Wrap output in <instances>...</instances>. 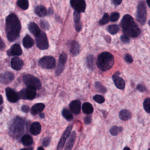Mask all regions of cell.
I'll use <instances>...</instances> for the list:
<instances>
[{"label": "cell", "instance_id": "obj_5", "mask_svg": "<svg viewBox=\"0 0 150 150\" xmlns=\"http://www.w3.org/2000/svg\"><path fill=\"white\" fill-rule=\"evenodd\" d=\"M146 5L144 1H140L139 3L137 9V21L141 24H144L146 21Z\"/></svg>", "mask_w": 150, "mask_h": 150}, {"label": "cell", "instance_id": "obj_16", "mask_svg": "<svg viewBox=\"0 0 150 150\" xmlns=\"http://www.w3.org/2000/svg\"><path fill=\"white\" fill-rule=\"evenodd\" d=\"M71 112L75 115H78L81 112V102L79 100L72 101L69 104Z\"/></svg>", "mask_w": 150, "mask_h": 150}, {"label": "cell", "instance_id": "obj_13", "mask_svg": "<svg viewBox=\"0 0 150 150\" xmlns=\"http://www.w3.org/2000/svg\"><path fill=\"white\" fill-rule=\"evenodd\" d=\"M6 95L8 101L11 103H16L19 99L18 93L10 87H7L6 90Z\"/></svg>", "mask_w": 150, "mask_h": 150}, {"label": "cell", "instance_id": "obj_43", "mask_svg": "<svg viewBox=\"0 0 150 150\" xmlns=\"http://www.w3.org/2000/svg\"><path fill=\"white\" fill-rule=\"evenodd\" d=\"M125 59L126 62L128 63H132L133 62V59L130 55L129 54H127L125 55Z\"/></svg>", "mask_w": 150, "mask_h": 150}, {"label": "cell", "instance_id": "obj_17", "mask_svg": "<svg viewBox=\"0 0 150 150\" xmlns=\"http://www.w3.org/2000/svg\"><path fill=\"white\" fill-rule=\"evenodd\" d=\"M11 65L14 70L20 71L23 67V62L18 57H14L11 60Z\"/></svg>", "mask_w": 150, "mask_h": 150}, {"label": "cell", "instance_id": "obj_18", "mask_svg": "<svg viewBox=\"0 0 150 150\" xmlns=\"http://www.w3.org/2000/svg\"><path fill=\"white\" fill-rule=\"evenodd\" d=\"M76 138V133L75 131H73L68 137V139L66 144L65 150H71L75 143Z\"/></svg>", "mask_w": 150, "mask_h": 150}, {"label": "cell", "instance_id": "obj_23", "mask_svg": "<svg viewBox=\"0 0 150 150\" xmlns=\"http://www.w3.org/2000/svg\"><path fill=\"white\" fill-rule=\"evenodd\" d=\"M23 46L26 49H29L33 46L34 41L28 35H26L23 40Z\"/></svg>", "mask_w": 150, "mask_h": 150}, {"label": "cell", "instance_id": "obj_36", "mask_svg": "<svg viewBox=\"0 0 150 150\" xmlns=\"http://www.w3.org/2000/svg\"><path fill=\"white\" fill-rule=\"evenodd\" d=\"M95 86V87L96 88V89L98 91H100V93H105L107 91L106 88L103 86L100 82H96Z\"/></svg>", "mask_w": 150, "mask_h": 150}, {"label": "cell", "instance_id": "obj_53", "mask_svg": "<svg viewBox=\"0 0 150 150\" xmlns=\"http://www.w3.org/2000/svg\"><path fill=\"white\" fill-rule=\"evenodd\" d=\"M40 117H41V118H44V117H45V115L44 114H42H42H40Z\"/></svg>", "mask_w": 150, "mask_h": 150}, {"label": "cell", "instance_id": "obj_52", "mask_svg": "<svg viewBox=\"0 0 150 150\" xmlns=\"http://www.w3.org/2000/svg\"><path fill=\"white\" fill-rule=\"evenodd\" d=\"M123 150H131L129 147H128V146H126V147H124L123 149Z\"/></svg>", "mask_w": 150, "mask_h": 150}, {"label": "cell", "instance_id": "obj_42", "mask_svg": "<svg viewBox=\"0 0 150 150\" xmlns=\"http://www.w3.org/2000/svg\"><path fill=\"white\" fill-rule=\"evenodd\" d=\"M80 20V16L79 13L76 11H74V20L75 23H78L79 22Z\"/></svg>", "mask_w": 150, "mask_h": 150}, {"label": "cell", "instance_id": "obj_32", "mask_svg": "<svg viewBox=\"0 0 150 150\" xmlns=\"http://www.w3.org/2000/svg\"><path fill=\"white\" fill-rule=\"evenodd\" d=\"M122 131V128L118 126H113L110 129V135L113 136H115L118 134V132H121Z\"/></svg>", "mask_w": 150, "mask_h": 150}, {"label": "cell", "instance_id": "obj_12", "mask_svg": "<svg viewBox=\"0 0 150 150\" xmlns=\"http://www.w3.org/2000/svg\"><path fill=\"white\" fill-rule=\"evenodd\" d=\"M14 78V74L13 73L5 72L0 74V83L5 85L9 84L13 80Z\"/></svg>", "mask_w": 150, "mask_h": 150}, {"label": "cell", "instance_id": "obj_34", "mask_svg": "<svg viewBox=\"0 0 150 150\" xmlns=\"http://www.w3.org/2000/svg\"><path fill=\"white\" fill-rule=\"evenodd\" d=\"M143 107L144 110L148 114L150 113V98H146L143 103Z\"/></svg>", "mask_w": 150, "mask_h": 150}, {"label": "cell", "instance_id": "obj_20", "mask_svg": "<svg viewBox=\"0 0 150 150\" xmlns=\"http://www.w3.org/2000/svg\"><path fill=\"white\" fill-rule=\"evenodd\" d=\"M41 129H42V126L40 123L38 122H35L31 124L30 130V133L32 135L37 136L41 132Z\"/></svg>", "mask_w": 150, "mask_h": 150}, {"label": "cell", "instance_id": "obj_24", "mask_svg": "<svg viewBox=\"0 0 150 150\" xmlns=\"http://www.w3.org/2000/svg\"><path fill=\"white\" fill-rule=\"evenodd\" d=\"M28 28L30 31L35 36L39 35L41 32L38 25L35 23H30L29 25Z\"/></svg>", "mask_w": 150, "mask_h": 150}, {"label": "cell", "instance_id": "obj_54", "mask_svg": "<svg viewBox=\"0 0 150 150\" xmlns=\"http://www.w3.org/2000/svg\"><path fill=\"white\" fill-rule=\"evenodd\" d=\"M38 150H44V149L42 146H40V147H38Z\"/></svg>", "mask_w": 150, "mask_h": 150}, {"label": "cell", "instance_id": "obj_29", "mask_svg": "<svg viewBox=\"0 0 150 150\" xmlns=\"http://www.w3.org/2000/svg\"><path fill=\"white\" fill-rule=\"evenodd\" d=\"M62 115L67 121H71L73 119V115L72 112L67 108H64L62 110Z\"/></svg>", "mask_w": 150, "mask_h": 150}, {"label": "cell", "instance_id": "obj_51", "mask_svg": "<svg viewBox=\"0 0 150 150\" xmlns=\"http://www.w3.org/2000/svg\"><path fill=\"white\" fill-rule=\"evenodd\" d=\"M3 102L4 100H3V97L1 95H0V105H1L3 103Z\"/></svg>", "mask_w": 150, "mask_h": 150}, {"label": "cell", "instance_id": "obj_41", "mask_svg": "<svg viewBox=\"0 0 150 150\" xmlns=\"http://www.w3.org/2000/svg\"><path fill=\"white\" fill-rule=\"evenodd\" d=\"M51 138L50 137H46L42 141L43 145L45 147H47L50 145V143Z\"/></svg>", "mask_w": 150, "mask_h": 150}, {"label": "cell", "instance_id": "obj_37", "mask_svg": "<svg viewBox=\"0 0 150 150\" xmlns=\"http://www.w3.org/2000/svg\"><path fill=\"white\" fill-rule=\"evenodd\" d=\"M109 21V17L108 14L107 13H105L102 19L100 20L99 23L100 25H105L108 23Z\"/></svg>", "mask_w": 150, "mask_h": 150}, {"label": "cell", "instance_id": "obj_48", "mask_svg": "<svg viewBox=\"0 0 150 150\" xmlns=\"http://www.w3.org/2000/svg\"><path fill=\"white\" fill-rule=\"evenodd\" d=\"M5 47H6V45H5V43L1 38L0 37V50H3L5 48Z\"/></svg>", "mask_w": 150, "mask_h": 150}, {"label": "cell", "instance_id": "obj_4", "mask_svg": "<svg viewBox=\"0 0 150 150\" xmlns=\"http://www.w3.org/2000/svg\"><path fill=\"white\" fill-rule=\"evenodd\" d=\"M24 120L21 117L14 119L10 127V132L14 137H19L23 133L24 129Z\"/></svg>", "mask_w": 150, "mask_h": 150}, {"label": "cell", "instance_id": "obj_28", "mask_svg": "<svg viewBox=\"0 0 150 150\" xmlns=\"http://www.w3.org/2000/svg\"><path fill=\"white\" fill-rule=\"evenodd\" d=\"M70 51L74 56L78 55L80 52V46L79 44L75 41L72 42Z\"/></svg>", "mask_w": 150, "mask_h": 150}, {"label": "cell", "instance_id": "obj_50", "mask_svg": "<svg viewBox=\"0 0 150 150\" xmlns=\"http://www.w3.org/2000/svg\"><path fill=\"white\" fill-rule=\"evenodd\" d=\"M112 1L116 6L120 5L122 2V1H119V0H114V1Z\"/></svg>", "mask_w": 150, "mask_h": 150}, {"label": "cell", "instance_id": "obj_31", "mask_svg": "<svg viewBox=\"0 0 150 150\" xmlns=\"http://www.w3.org/2000/svg\"><path fill=\"white\" fill-rule=\"evenodd\" d=\"M17 5L23 10H26L28 8L29 2L27 0H19L17 1Z\"/></svg>", "mask_w": 150, "mask_h": 150}, {"label": "cell", "instance_id": "obj_11", "mask_svg": "<svg viewBox=\"0 0 150 150\" xmlns=\"http://www.w3.org/2000/svg\"><path fill=\"white\" fill-rule=\"evenodd\" d=\"M67 59V56L65 53H62L59 57L58 64L56 71V74L59 75L63 72L64 68Z\"/></svg>", "mask_w": 150, "mask_h": 150}, {"label": "cell", "instance_id": "obj_46", "mask_svg": "<svg viewBox=\"0 0 150 150\" xmlns=\"http://www.w3.org/2000/svg\"><path fill=\"white\" fill-rule=\"evenodd\" d=\"M137 89L139 92H143L145 90V88L143 85L139 84L137 86Z\"/></svg>", "mask_w": 150, "mask_h": 150}, {"label": "cell", "instance_id": "obj_40", "mask_svg": "<svg viewBox=\"0 0 150 150\" xmlns=\"http://www.w3.org/2000/svg\"><path fill=\"white\" fill-rule=\"evenodd\" d=\"M40 25L42 28L43 29L45 30H48L50 27L49 23L47 21H44V20L41 21Z\"/></svg>", "mask_w": 150, "mask_h": 150}, {"label": "cell", "instance_id": "obj_30", "mask_svg": "<svg viewBox=\"0 0 150 150\" xmlns=\"http://www.w3.org/2000/svg\"><path fill=\"white\" fill-rule=\"evenodd\" d=\"M108 30L110 34L112 35H116L119 30V28L117 25L113 24L108 27Z\"/></svg>", "mask_w": 150, "mask_h": 150}, {"label": "cell", "instance_id": "obj_35", "mask_svg": "<svg viewBox=\"0 0 150 150\" xmlns=\"http://www.w3.org/2000/svg\"><path fill=\"white\" fill-rule=\"evenodd\" d=\"M93 99L95 101L99 103H103L105 102V98L103 96L96 95L93 97Z\"/></svg>", "mask_w": 150, "mask_h": 150}, {"label": "cell", "instance_id": "obj_33", "mask_svg": "<svg viewBox=\"0 0 150 150\" xmlns=\"http://www.w3.org/2000/svg\"><path fill=\"white\" fill-rule=\"evenodd\" d=\"M88 67L92 69L94 67L95 57L93 55H89L87 58Z\"/></svg>", "mask_w": 150, "mask_h": 150}, {"label": "cell", "instance_id": "obj_19", "mask_svg": "<svg viewBox=\"0 0 150 150\" xmlns=\"http://www.w3.org/2000/svg\"><path fill=\"white\" fill-rule=\"evenodd\" d=\"M36 88L33 86H28L26 89L27 100H32L35 99L36 96Z\"/></svg>", "mask_w": 150, "mask_h": 150}, {"label": "cell", "instance_id": "obj_2", "mask_svg": "<svg viewBox=\"0 0 150 150\" xmlns=\"http://www.w3.org/2000/svg\"><path fill=\"white\" fill-rule=\"evenodd\" d=\"M121 27L124 33L128 36L136 38L141 34V30L131 16L125 15L121 21Z\"/></svg>", "mask_w": 150, "mask_h": 150}, {"label": "cell", "instance_id": "obj_44", "mask_svg": "<svg viewBox=\"0 0 150 150\" xmlns=\"http://www.w3.org/2000/svg\"><path fill=\"white\" fill-rule=\"evenodd\" d=\"M92 122V116L90 115L87 116L84 118V122L86 124H90Z\"/></svg>", "mask_w": 150, "mask_h": 150}, {"label": "cell", "instance_id": "obj_1", "mask_svg": "<svg viewBox=\"0 0 150 150\" xmlns=\"http://www.w3.org/2000/svg\"><path fill=\"white\" fill-rule=\"evenodd\" d=\"M6 33L9 42H13L20 35L21 25L19 18L15 14H9L6 18Z\"/></svg>", "mask_w": 150, "mask_h": 150}, {"label": "cell", "instance_id": "obj_6", "mask_svg": "<svg viewBox=\"0 0 150 150\" xmlns=\"http://www.w3.org/2000/svg\"><path fill=\"white\" fill-rule=\"evenodd\" d=\"M36 45L38 49L46 50L49 48V43L46 34L41 31L39 35L35 36Z\"/></svg>", "mask_w": 150, "mask_h": 150}, {"label": "cell", "instance_id": "obj_47", "mask_svg": "<svg viewBox=\"0 0 150 150\" xmlns=\"http://www.w3.org/2000/svg\"><path fill=\"white\" fill-rule=\"evenodd\" d=\"M22 110L23 112H25V113H28L29 111L30 108L27 105H24L22 107Z\"/></svg>", "mask_w": 150, "mask_h": 150}, {"label": "cell", "instance_id": "obj_38", "mask_svg": "<svg viewBox=\"0 0 150 150\" xmlns=\"http://www.w3.org/2000/svg\"><path fill=\"white\" fill-rule=\"evenodd\" d=\"M120 14L117 12H114L111 14L110 16V21L111 22H116L119 19Z\"/></svg>", "mask_w": 150, "mask_h": 150}, {"label": "cell", "instance_id": "obj_14", "mask_svg": "<svg viewBox=\"0 0 150 150\" xmlns=\"http://www.w3.org/2000/svg\"><path fill=\"white\" fill-rule=\"evenodd\" d=\"M22 53L23 51L21 47L18 44L13 45L7 51L8 55L10 57L21 56Z\"/></svg>", "mask_w": 150, "mask_h": 150}, {"label": "cell", "instance_id": "obj_56", "mask_svg": "<svg viewBox=\"0 0 150 150\" xmlns=\"http://www.w3.org/2000/svg\"><path fill=\"white\" fill-rule=\"evenodd\" d=\"M3 107H0V112H1V111H2V110H3Z\"/></svg>", "mask_w": 150, "mask_h": 150}, {"label": "cell", "instance_id": "obj_9", "mask_svg": "<svg viewBox=\"0 0 150 150\" xmlns=\"http://www.w3.org/2000/svg\"><path fill=\"white\" fill-rule=\"evenodd\" d=\"M71 6L78 13H84L86 10V1L84 0H71L70 1Z\"/></svg>", "mask_w": 150, "mask_h": 150}, {"label": "cell", "instance_id": "obj_55", "mask_svg": "<svg viewBox=\"0 0 150 150\" xmlns=\"http://www.w3.org/2000/svg\"><path fill=\"white\" fill-rule=\"evenodd\" d=\"M20 150H32L31 149H30V148H23V149H21Z\"/></svg>", "mask_w": 150, "mask_h": 150}, {"label": "cell", "instance_id": "obj_8", "mask_svg": "<svg viewBox=\"0 0 150 150\" xmlns=\"http://www.w3.org/2000/svg\"><path fill=\"white\" fill-rule=\"evenodd\" d=\"M39 64L42 68L46 69H52L56 66V60L52 56H45L40 59Z\"/></svg>", "mask_w": 150, "mask_h": 150}, {"label": "cell", "instance_id": "obj_58", "mask_svg": "<svg viewBox=\"0 0 150 150\" xmlns=\"http://www.w3.org/2000/svg\"><path fill=\"white\" fill-rule=\"evenodd\" d=\"M148 150H150V149H148Z\"/></svg>", "mask_w": 150, "mask_h": 150}, {"label": "cell", "instance_id": "obj_10", "mask_svg": "<svg viewBox=\"0 0 150 150\" xmlns=\"http://www.w3.org/2000/svg\"><path fill=\"white\" fill-rule=\"evenodd\" d=\"M73 126V125H70L65 130L63 133L61 138H60L57 150H62L63 148H64L66 141L70 136Z\"/></svg>", "mask_w": 150, "mask_h": 150}, {"label": "cell", "instance_id": "obj_49", "mask_svg": "<svg viewBox=\"0 0 150 150\" xmlns=\"http://www.w3.org/2000/svg\"><path fill=\"white\" fill-rule=\"evenodd\" d=\"M75 29L78 31H79L81 29V25L79 22L75 23Z\"/></svg>", "mask_w": 150, "mask_h": 150}, {"label": "cell", "instance_id": "obj_26", "mask_svg": "<svg viewBox=\"0 0 150 150\" xmlns=\"http://www.w3.org/2000/svg\"><path fill=\"white\" fill-rule=\"evenodd\" d=\"M35 13L40 17H44L47 15L46 8L42 5L38 6L35 9Z\"/></svg>", "mask_w": 150, "mask_h": 150}, {"label": "cell", "instance_id": "obj_57", "mask_svg": "<svg viewBox=\"0 0 150 150\" xmlns=\"http://www.w3.org/2000/svg\"><path fill=\"white\" fill-rule=\"evenodd\" d=\"M0 150H3V149H1V148H0Z\"/></svg>", "mask_w": 150, "mask_h": 150}, {"label": "cell", "instance_id": "obj_15", "mask_svg": "<svg viewBox=\"0 0 150 150\" xmlns=\"http://www.w3.org/2000/svg\"><path fill=\"white\" fill-rule=\"evenodd\" d=\"M118 73L117 72V74H115L113 75L112 79L115 86L118 89L122 90L125 87V82L123 79L118 76Z\"/></svg>", "mask_w": 150, "mask_h": 150}, {"label": "cell", "instance_id": "obj_27", "mask_svg": "<svg viewBox=\"0 0 150 150\" xmlns=\"http://www.w3.org/2000/svg\"><path fill=\"white\" fill-rule=\"evenodd\" d=\"M21 141L22 144L25 146H29L33 144V139L31 136L26 134L23 136Z\"/></svg>", "mask_w": 150, "mask_h": 150}, {"label": "cell", "instance_id": "obj_3", "mask_svg": "<svg viewBox=\"0 0 150 150\" xmlns=\"http://www.w3.org/2000/svg\"><path fill=\"white\" fill-rule=\"evenodd\" d=\"M115 62L114 57L110 52H103L98 56L96 61L97 67L101 71H105L110 69Z\"/></svg>", "mask_w": 150, "mask_h": 150}, {"label": "cell", "instance_id": "obj_21", "mask_svg": "<svg viewBox=\"0 0 150 150\" xmlns=\"http://www.w3.org/2000/svg\"><path fill=\"white\" fill-rule=\"evenodd\" d=\"M45 106L43 103H38L32 106L31 109V113L32 115H35L40 114L44 109Z\"/></svg>", "mask_w": 150, "mask_h": 150}, {"label": "cell", "instance_id": "obj_25", "mask_svg": "<svg viewBox=\"0 0 150 150\" xmlns=\"http://www.w3.org/2000/svg\"><path fill=\"white\" fill-rule=\"evenodd\" d=\"M119 117L122 121H127L131 117V113L127 110H122L119 112Z\"/></svg>", "mask_w": 150, "mask_h": 150}, {"label": "cell", "instance_id": "obj_39", "mask_svg": "<svg viewBox=\"0 0 150 150\" xmlns=\"http://www.w3.org/2000/svg\"><path fill=\"white\" fill-rule=\"evenodd\" d=\"M19 99H23V100H27V96H26V88H23L18 93Z\"/></svg>", "mask_w": 150, "mask_h": 150}, {"label": "cell", "instance_id": "obj_45", "mask_svg": "<svg viewBox=\"0 0 150 150\" xmlns=\"http://www.w3.org/2000/svg\"><path fill=\"white\" fill-rule=\"evenodd\" d=\"M121 41L124 43H128L129 42V39L128 36L126 35H122L121 36V38H120Z\"/></svg>", "mask_w": 150, "mask_h": 150}, {"label": "cell", "instance_id": "obj_22", "mask_svg": "<svg viewBox=\"0 0 150 150\" xmlns=\"http://www.w3.org/2000/svg\"><path fill=\"white\" fill-rule=\"evenodd\" d=\"M82 110L83 113L87 115H91L94 110L93 108L92 104L88 102H85L83 103Z\"/></svg>", "mask_w": 150, "mask_h": 150}, {"label": "cell", "instance_id": "obj_7", "mask_svg": "<svg viewBox=\"0 0 150 150\" xmlns=\"http://www.w3.org/2000/svg\"><path fill=\"white\" fill-rule=\"evenodd\" d=\"M23 81L27 86H33L38 89H40L42 87V84L40 80L30 74L24 75L23 77Z\"/></svg>", "mask_w": 150, "mask_h": 150}]
</instances>
